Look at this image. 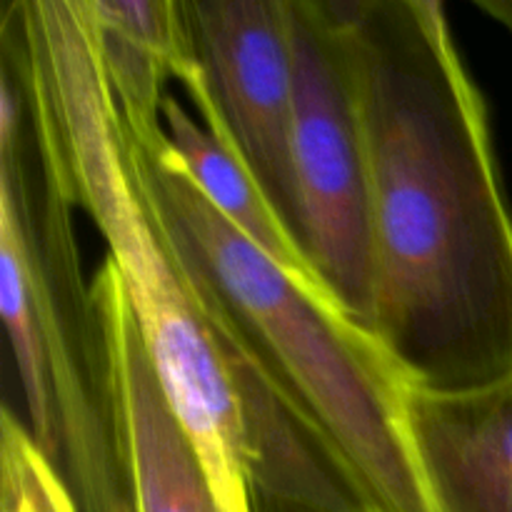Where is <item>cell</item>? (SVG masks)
<instances>
[{
    "label": "cell",
    "instance_id": "cell-1",
    "mask_svg": "<svg viewBox=\"0 0 512 512\" xmlns=\"http://www.w3.org/2000/svg\"><path fill=\"white\" fill-rule=\"evenodd\" d=\"M363 125L368 335L410 390L512 378V213L488 110L435 0H328Z\"/></svg>",
    "mask_w": 512,
    "mask_h": 512
},
{
    "label": "cell",
    "instance_id": "cell-2",
    "mask_svg": "<svg viewBox=\"0 0 512 512\" xmlns=\"http://www.w3.org/2000/svg\"><path fill=\"white\" fill-rule=\"evenodd\" d=\"M0 33L20 50L70 203L108 245L150 363L220 508L253 512L228 365L198 290L140 185L88 0H5Z\"/></svg>",
    "mask_w": 512,
    "mask_h": 512
},
{
    "label": "cell",
    "instance_id": "cell-3",
    "mask_svg": "<svg viewBox=\"0 0 512 512\" xmlns=\"http://www.w3.org/2000/svg\"><path fill=\"white\" fill-rule=\"evenodd\" d=\"M20 50L0 33V315L20 420L80 512H135L108 320Z\"/></svg>",
    "mask_w": 512,
    "mask_h": 512
},
{
    "label": "cell",
    "instance_id": "cell-4",
    "mask_svg": "<svg viewBox=\"0 0 512 512\" xmlns=\"http://www.w3.org/2000/svg\"><path fill=\"white\" fill-rule=\"evenodd\" d=\"M128 135V133H125ZM153 213L215 330L228 335L348 460L378 512H433L405 430L408 385L325 293L300 283L210 208L168 135L135 143Z\"/></svg>",
    "mask_w": 512,
    "mask_h": 512
},
{
    "label": "cell",
    "instance_id": "cell-5",
    "mask_svg": "<svg viewBox=\"0 0 512 512\" xmlns=\"http://www.w3.org/2000/svg\"><path fill=\"white\" fill-rule=\"evenodd\" d=\"M293 173L303 248L320 285L368 333L373 248L363 125L328 0H290Z\"/></svg>",
    "mask_w": 512,
    "mask_h": 512
},
{
    "label": "cell",
    "instance_id": "cell-6",
    "mask_svg": "<svg viewBox=\"0 0 512 512\" xmlns=\"http://www.w3.org/2000/svg\"><path fill=\"white\" fill-rule=\"evenodd\" d=\"M180 13L193 63L178 83L200 123L250 170L303 248L293 173L290 0H180Z\"/></svg>",
    "mask_w": 512,
    "mask_h": 512
},
{
    "label": "cell",
    "instance_id": "cell-7",
    "mask_svg": "<svg viewBox=\"0 0 512 512\" xmlns=\"http://www.w3.org/2000/svg\"><path fill=\"white\" fill-rule=\"evenodd\" d=\"M93 285L118 365L135 512H225L193 440L170 408L118 270L108 258Z\"/></svg>",
    "mask_w": 512,
    "mask_h": 512
},
{
    "label": "cell",
    "instance_id": "cell-8",
    "mask_svg": "<svg viewBox=\"0 0 512 512\" xmlns=\"http://www.w3.org/2000/svg\"><path fill=\"white\" fill-rule=\"evenodd\" d=\"M405 430L433 512H512V378L405 393Z\"/></svg>",
    "mask_w": 512,
    "mask_h": 512
},
{
    "label": "cell",
    "instance_id": "cell-9",
    "mask_svg": "<svg viewBox=\"0 0 512 512\" xmlns=\"http://www.w3.org/2000/svg\"><path fill=\"white\" fill-rule=\"evenodd\" d=\"M88 8L125 133L138 143L163 138L165 85L193 63L180 0H88Z\"/></svg>",
    "mask_w": 512,
    "mask_h": 512
},
{
    "label": "cell",
    "instance_id": "cell-10",
    "mask_svg": "<svg viewBox=\"0 0 512 512\" xmlns=\"http://www.w3.org/2000/svg\"><path fill=\"white\" fill-rule=\"evenodd\" d=\"M163 128L180 163L185 165L190 180L203 193L210 208L223 215L230 228L238 230L248 243L263 250L293 278L325 293L308 255L275 215L273 205L258 188L250 170L235 158L223 140L215 138L200 120H195L175 95L165 98Z\"/></svg>",
    "mask_w": 512,
    "mask_h": 512
},
{
    "label": "cell",
    "instance_id": "cell-11",
    "mask_svg": "<svg viewBox=\"0 0 512 512\" xmlns=\"http://www.w3.org/2000/svg\"><path fill=\"white\" fill-rule=\"evenodd\" d=\"M0 512H80L65 480L8 403L0 415Z\"/></svg>",
    "mask_w": 512,
    "mask_h": 512
},
{
    "label": "cell",
    "instance_id": "cell-12",
    "mask_svg": "<svg viewBox=\"0 0 512 512\" xmlns=\"http://www.w3.org/2000/svg\"><path fill=\"white\" fill-rule=\"evenodd\" d=\"M475 5L483 8L488 15H493L498 23H503L512 33V0H478Z\"/></svg>",
    "mask_w": 512,
    "mask_h": 512
}]
</instances>
